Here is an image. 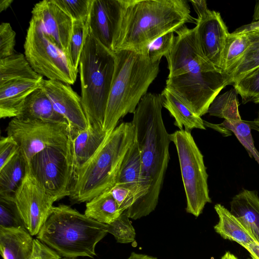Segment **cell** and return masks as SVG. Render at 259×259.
Returning <instances> with one entry per match:
<instances>
[{
  "label": "cell",
  "instance_id": "obj_14",
  "mask_svg": "<svg viewBox=\"0 0 259 259\" xmlns=\"http://www.w3.org/2000/svg\"><path fill=\"white\" fill-rule=\"evenodd\" d=\"M125 0H92L88 23L89 33L114 52L120 32Z\"/></svg>",
  "mask_w": 259,
  "mask_h": 259
},
{
  "label": "cell",
  "instance_id": "obj_48",
  "mask_svg": "<svg viewBox=\"0 0 259 259\" xmlns=\"http://www.w3.org/2000/svg\"><path fill=\"white\" fill-rule=\"evenodd\" d=\"M251 127L252 129L255 130L259 132V110L257 118H255L254 121H251Z\"/></svg>",
  "mask_w": 259,
  "mask_h": 259
},
{
  "label": "cell",
  "instance_id": "obj_28",
  "mask_svg": "<svg viewBox=\"0 0 259 259\" xmlns=\"http://www.w3.org/2000/svg\"><path fill=\"white\" fill-rule=\"evenodd\" d=\"M122 214L109 191L93 198L86 203L84 214L99 223L110 224Z\"/></svg>",
  "mask_w": 259,
  "mask_h": 259
},
{
  "label": "cell",
  "instance_id": "obj_19",
  "mask_svg": "<svg viewBox=\"0 0 259 259\" xmlns=\"http://www.w3.org/2000/svg\"><path fill=\"white\" fill-rule=\"evenodd\" d=\"M230 211L242 223L259 243V196L257 192L242 189L232 198Z\"/></svg>",
  "mask_w": 259,
  "mask_h": 259
},
{
  "label": "cell",
  "instance_id": "obj_46",
  "mask_svg": "<svg viewBox=\"0 0 259 259\" xmlns=\"http://www.w3.org/2000/svg\"><path fill=\"white\" fill-rule=\"evenodd\" d=\"M13 0H1L0 1V12L7 9L12 4Z\"/></svg>",
  "mask_w": 259,
  "mask_h": 259
},
{
  "label": "cell",
  "instance_id": "obj_25",
  "mask_svg": "<svg viewBox=\"0 0 259 259\" xmlns=\"http://www.w3.org/2000/svg\"><path fill=\"white\" fill-rule=\"evenodd\" d=\"M141 176L140 153L135 137L123 160L115 184L127 188L133 193L135 197L134 203L138 198Z\"/></svg>",
  "mask_w": 259,
  "mask_h": 259
},
{
  "label": "cell",
  "instance_id": "obj_16",
  "mask_svg": "<svg viewBox=\"0 0 259 259\" xmlns=\"http://www.w3.org/2000/svg\"><path fill=\"white\" fill-rule=\"evenodd\" d=\"M41 87L51 101L56 111L67 120L71 137L89 127L81 97L70 85L44 79Z\"/></svg>",
  "mask_w": 259,
  "mask_h": 259
},
{
  "label": "cell",
  "instance_id": "obj_33",
  "mask_svg": "<svg viewBox=\"0 0 259 259\" xmlns=\"http://www.w3.org/2000/svg\"><path fill=\"white\" fill-rule=\"evenodd\" d=\"M233 84L243 104L259 103V67Z\"/></svg>",
  "mask_w": 259,
  "mask_h": 259
},
{
  "label": "cell",
  "instance_id": "obj_36",
  "mask_svg": "<svg viewBox=\"0 0 259 259\" xmlns=\"http://www.w3.org/2000/svg\"><path fill=\"white\" fill-rule=\"evenodd\" d=\"M73 20L88 19L92 0H54Z\"/></svg>",
  "mask_w": 259,
  "mask_h": 259
},
{
  "label": "cell",
  "instance_id": "obj_29",
  "mask_svg": "<svg viewBox=\"0 0 259 259\" xmlns=\"http://www.w3.org/2000/svg\"><path fill=\"white\" fill-rule=\"evenodd\" d=\"M204 125L216 130L223 135L225 130L233 132L240 143L246 150L249 156L254 158L259 165V152L256 149L252 136L251 121L242 119L224 121L221 124H215L204 120Z\"/></svg>",
  "mask_w": 259,
  "mask_h": 259
},
{
  "label": "cell",
  "instance_id": "obj_50",
  "mask_svg": "<svg viewBox=\"0 0 259 259\" xmlns=\"http://www.w3.org/2000/svg\"><path fill=\"white\" fill-rule=\"evenodd\" d=\"M222 259H227V254L226 253L222 256Z\"/></svg>",
  "mask_w": 259,
  "mask_h": 259
},
{
  "label": "cell",
  "instance_id": "obj_15",
  "mask_svg": "<svg viewBox=\"0 0 259 259\" xmlns=\"http://www.w3.org/2000/svg\"><path fill=\"white\" fill-rule=\"evenodd\" d=\"M175 32L177 36L173 45L165 56L169 70L167 77L214 66L202 53L195 27L189 28L185 25Z\"/></svg>",
  "mask_w": 259,
  "mask_h": 259
},
{
  "label": "cell",
  "instance_id": "obj_8",
  "mask_svg": "<svg viewBox=\"0 0 259 259\" xmlns=\"http://www.w3.org/2000/svg\"><path fill=\"white\" fill-rule=\"evenodd\" d=\"M24 56L32 69L49 80L73 84L78 69L69 57L60 50L42 29L39 23L31 18L24 44Z\"/></svg>",
  "mask_w": 259,
  "mask_h": 259
},
{
  "label": "cell",
  "instance_id": "obj_22",
  "mask_svg": "<svg viewBox=\"0 0 259 259\" xmlns=\"http://www.w3.org/2000/svg\"><path fill=\"white\" fill-rule=\"evenodd\" d=\"M32 236L25 229L0 227V251L3 259H30L33 249Z\"/></svg>",
  "mask_w": 259,
  "mask_h": 259
},
{
  "label": "cell",
  "instance_id": "obj_12",
  "mask_svg": "<svg viewBox=\"0 0 259 259\" xmlns=\"http://www.w3.org/2000/svg\"><path fill=\"white\" fill-rule=\"evenodd\" d=\"M7 136L17 143L27 163L37 153L50 147L65 146L71 141L69 125L36 119L13 118L6 128Z\"/></svg>",
  "mask_w": 259,
  "mask_h": 259
},
{
  "label": "cell",
  "instance_id": "obj_6",
  "mask_svg": "<svg viewBox=\"0 0 259 259\" xmlns=\"http://www.w3.org/2000/svg\"><path fill=\"white\" fill-rule=\"evenodd\" d=\"M115 62L114 52L104 47L89 32L80 56L78 70L81 103L91 126L103 128Z\"/></svg>",
  "mask_w": 259,
  "mask_h": 259
},
{
  "label": "cell",
  "instance_id": "obj_40",
  "mask_svg": "<svg viewBox=\"0 0 259 259\" xmlns=\"http://www.w3.org/2000/svg\"><path fill=\"white\" fill-rule=\"evenodd\" d=\"M19 146L11 137H1L0 139V169L18 152Z\"/></svg>",
  "mask_w": 259,
  "mask_h": 259
},
{
  "label": "cell",
  "instance_id": "obj_4",
  "mask_svg": "<svg viewBox=\"0 0 259 259\" xmlns=\"http://www.w3.org/2000/svg\"><path fill=\"white\" fill-rule=\"evenodd\" d=\"M135 139L132 122L117 126L96 153L74 174L71 201L87 202L110 191L116 184L123 160Z\"/></svg>",
  "mask_w": 259,
  "mask_h": 259
},
{
  "label": "cell",
  "instance_id": "obj_42",
  "mask_svg": "<svg viewBox=\"0 0 259 259\" xmlns=\"http://www.w3.org/2000/svg\"><path fill=\"white\" fill-rule=\"evenodd\" d=\"M189 2L191 3L193 9L196 13L198 18H200L203 16L208 11L207 3L203 0H190Z\"/></svg>",
  "mask_w": 259,
  "mask_h": 259
},
{
  "label": "cell",
  "instance_id": "obj_1",
  "mask_svg": "<svg viewBox=\"0 0 259 259\" xmlns=\"http://www.w3.org/2000/svg\"><path fill=\"white\" fill-rule=\"evenodd\" d=\"M159 94L147 93L140 100L132 121L141 158V176L137 201L124 213L137 220L156 208L169 160L171 142L162 116Z\"/></svg>",
  "mask_w": 259,
  "mask_h": 259
},
{
  "label": "cell",
  "instance_id": "obj_39",
  "mask_svg": "<svg viewBox=\"0 0 259 259\" xmlns=\"http://www.w3.org/2000/svg\"><path fill=\"white\" fill-rule=\"evenodd\" d=\"M109 192L117 203L122 213L129 209L135 202L133 193L125 187L115 185Z\"/></svg>",
  "mask_w": 259,
  "mask_h": 259
},
{
  "label": "cell",
  "instance_id": "obj_21",
  "mask_svg": "<svg viewBox=\"0 0 259 259\" xmlns=\"http://www.w3.org/2000/svg\"><path fill=\"white\" fill-rule=\"evenodd\" d=\"M108 135L102 128L90 126L71 137L74 174L96 153Z\"/></svg>",
  "mask_w": 259,
  "mask_h": 259
},
{
  "label": "cell",
  "instance_id": "obj_10",
  "mask_svg": "<svg viewBox=\"0 0 259 259\" xmlns=\"http://www.w3.org/2000/svg\"><path fill=\"white\" fill-rule=\"evenodd\" d=\"M27 169L57 201L69 196L74 175L71 141L67 146L47 148L37 153L28 163Z\"/></svg>",
  "mask_w": 259,
  "mask_h": 259
},
{
  "label": "cell",
  "instance_id": "obj_5",
  "mask_svg": "<svg viewBox=\"0 0 259 259\" xmlns=\"http://www.w3.org/2000/svg\"><path fill=\"white\" fill-rule=\"evenodd\" d=\"M107 233V224L60 204L53 206L36 237L61 257L94 258L96 245Z\"/></svg>",
  "mask_w": 259,
  "mask_h": 259
},
{
  "label": "cell",
  "instance_id": "obj_17",
  "mask_svg": "<svg viewBox=\"0 0 259 259\" xmlns=\"http://www.w3.org/2000/svg\"><path fill=\"white\" fill-rule=\"evenodd\" d=\"M195 23L198 41L203 55L207 61L222 71L223 52L230 33L220 13L208 10L201 17L196 19Z\"/></svg>",
  "mask_w": 259,
  "mask_h": 259
},
{
  "label": "cell",
  "instance_id": "obj_13",
  "mask_svg": "<svg viewBox=\"0 0 259 259\" xmlns=\"http://www.w3.org/2000/svg\"><path fill=\"white\" fill-rule=\"evenodd\" d=\"M14 199L26 229L32 236L38 234L57 201L45 191L28 169Z\"/></svg>",
  "mask_w": 259,
  "mask_h": 259
},
{
  "label": "cell",
  "instance_id": "obj_45",
  "mask_svg": "<svg viewBox=\"0 0 259 259\" xmlns=\"http://www.w3.org/2000/svg\"><path fill=\"white\" fill-rule=\"evenodd\" d=\"M127 259H157L156 257L146 254L132 252Z\"/></svg>",
  "mask_w": 259,
  "mask_h": 259
},
{
  "label": "cell",
  "instance_id": "obj_3",
  "mask_svg": "<svg viewBox=\"0 0 259 259\" xmlns=\"http://www.w3.org/2000/svg\"><path fill=\"white\" fill-rule=\"evenodd\" d=\"M114 53V72L103 125L108 134L115 129L120 118L135 112L159 71L160 62H152L147 52L123 50Z\"/></svg>",
  "mask_w": 259,
  "mask_h": 259
},
{
  "label": "cell",
  "instance_id": "obj_32",
  "mask_svg": "<svg viewBox=\"0 0 259 259\" xmlns=\"http://www.w3.org/2000/svg\"><path fill=\"white\" fill-rule=\"evenodd\" d=\"M88 19L73 22L68 53L72 65L76 69H78L80 56L89 32Z\"/></svg>",
  "mask_w": 259,
  "mask_h": 259
},
{
  "label": "cell",
  "instance_id": "obj_38",
  "mask_svg": "<svg viewBox=\"0 0 259 259\" xmlns=\"http://www.w3.org/2000/svg\"><path fill=\"white\" fill-rule=\"evenodd\" d=\"M16 32L8 22L0 25V59L10 57L14 53Z\"/></svg>",
  "mask_w": 259,
  "mask_h": 259
},
{
  "label": "cell",
  "instance_id": "obj_35",
  "mask_svg": "<svg viewBox=\"0 0 259 259\" xmlns=\"http://www.w3.org/2000/svg\"><path fill=\"white\" fill-rule=\"evenodd\" d=\"M129 219L122 213L113 222L107 224L108 233L111 234L118 243H130L135 240L136 231Z\"/></svg>",
  "mask_w": 259,
  "mask_h": 259
},
{
  "label": "cell",
  "instance_id": "obj_30",
  "mask_svg": "<svg viewBox=\"0 0 259 259\" xmlns=\"http://www.w3.org/2000/svg\"><path fill=\"white\" fill-rule=\"evenodd\" d=\"M237 93L234 88L218 95L210 104L207 113L227 120L241 119Z\"/></svg>",
  "mask_w": 259,
  "mask_h": 259
},
{
  "label": "cell",
  "instance_id": "obj_34",
  "mask_svg": "<svg viewBox=\"0 0 259 259\" xmlns=\"http://www.w3.org/2000/svg\"><path fill=\"white\" fill-rule=\"evenodd\" d=\"M0 227L26 229L14 198L0 197Z\"/></svg>",
  "mask_w": 259,
  "mask_h": 259
},
{
  "label": "cell",
  "instance_id": "obj_44",
  "mask_svg": "<svg viewBox=\"0 0 259 259\" xmlns=\"http://www.w3.org/2000/svg\"><path fill=\"white\" fill-rule=\"evenodd\" d=\"M249 253L252 259H259V243L253 242L249 244L245 248Z\"/></svg>",
  "mask_w": 259,
  "mask_h": 259
},
{
  "label": "cell",
  "instance_id": "obj_47",
  "mask_svg": "<svg viewBox=\"0 0 259 259\" xmlns=\"http://www.w3.org/2000/svg\"><path fill=\"white\" fill-rule=\"evenodd\" d=\"M259 21V1H257L254 9L253 20L252 22Z\"/></svg>",
  "mask_w": 259,
  "mask_h": 259
},
{
  "label": "cell",
  "instance_id": "obj_18",
  "mask_svg": "<svg viewBox=\"0 0 259 259\" xmlns=\"http://www.w3.org/2000/svg\"><path fill=\"white\" fill-rule=\"evenodd\" d=\"M31 18L37 21L55 46L69 58L68 48L73 20L54 0L36 3Z\"/></svg>",
  "mask_w": 259,
  "mask_h": 259
},
{
  "label": "cell",
  "instance_id": "obj_11",
  "mask_svg": "<svg viewBox=\"0 0 259 259\" xmlns=\"http://www.w3.org/2000/svg\"><path fill=\"white\" fill-rule=\"evenodd\" d=\"M233 84L230 74L218 69L199 70L167 77L165 88L199 116L225 87Z\"/></svg>",
  "mask_w": 259,
  "mask_h": 259
},
{
  "label": "cell",
  "instance_id": "obj_49",
  "mask_svg": "<svg viewBox=\"0 0 259 259\" xmlns=\"http://www.w3.org/2000/svg\"><path fill=\"white\" fill-rule=\"evenodd\" d=\"M226 253L227 254V259H238L234 254L229 251L226 252Z\"/></svg>",
  "mask_w": 259,
  "mask_h": 259
},
{
  "label": "cell",
  "instance_id": "obj_23",
  "mask_svg": "<svg viewBox=\"0 0 259 259\" xmlns=\"http://www.w3.org/2000/svg\"><path fill=\"white\" fill-rule=\"evenodd\" d=\"M214 208L219 217L214 229L223 238L234 241L244 248L250 243L257 242L242 223L224 205L216 204Z\"/></svg>",
  "mask_w": 259,
  "mask_h": 259
},
{
  "label": "cell",
  "instance_id": "obj_26",
  "mask_svg": "<svg viewBox=\"0 0 259 259\" xmlns=\"http://www.w3.org/2000/svg\"><path fill=\"white\" fill-rule=\"evenodd\" d=\"M27 163L19 151L0 169V197L14 198L24 179Z\"/></svg>",
  "mask_w": 259,
  "mask_h": 259
},
{
  "label": "cell",
  "instance_id": "obj_41",
  "mask_svg": "<svg viewBox=\"0 0 259 259\" xmlns=\"http://www.w3.org/2000/svg\"><path fill=\"white\" fill-rule=\"evenodd\" d=\"M62 257L54 250L37 238L34 239L33 249L30 259H61Z\"/></svg>",
  "mask_w": 259,
  "mask_h": 259
},
{
  "label": "cell",
  "instance_id": "obj_9",
  "mask_svg": "<svg viewBox=\"0 0 259 259\" xmlns=\"http://www.w3.org/2000/svg\"><path fill=\"white\" fill-rule=\"evenodd\" d=\"M43 79L22 53L0 59L1 118L16 117L25 99Z\"/></svg>",
  "mask_w": 259,
  "mask_h": 259
},
{
  "label": "cell",
  "instance_id": "obj_31",
  "mask_svg": "<svg viewBox=\"0 0 259 259\" xmlns=\"http://www.w3.org/2000/svg\"><path fill=\"white\" fill-rule=\"evenodd\" d=\"M252 31L251 43L230 74L233 84L259 67V30Z\"/></svg>",
  "mask_w": 259,
  "mask_h": 259
},
{
  "label": "cell",
  "instance_id": "obj_27",
  "mask_svg": "<svg viewBox=\"0 0 259 259\" xmlns=\"http://www.w3.org/2000/svg\"><path fill=\"white\" fill-rule=\"evenodd\" d=\"M253 37L252 31L240 33L233 32L229 34L223 55V72L230 75L250 46Z\"/></svg>",
  "mask_w": 259,
  "mask_h": 259
},
{
  "label": "cell",
  "instance_id": "obj_20",
  "mask_svg": "<svg viewBox=\"0 0 259 259\" xmlns=\"http://www.w3.org/2000/svg\"><path fill=\"white\" fill-rule=\"evenodd\" d=\"M16 118L68 125L65 118L56 111L51 101L41 87L25 99Z\"/></svg>",
  "mask_w": 259,
  "mask_h": 259
},
{
  "label": "cell",
  "instance_id": "obj_2",
  "mask_svg": "<svg viewBox=\"0 0 259 259\" xmlns=\"http://www.w3.org/2000/svg\"><path fill=\"white\" fill-rule=\"evenodd\" d=\"M186 0H125L120 34L115 51L141 53L156 39L196 23Z\"/></svg>",
  "mask_w": 259,
  "mask_h": 259
},
{
  "label": "cell",
  "instance_id": "obj_7",
  "mask_svg": "<svg viewBox=\"0 0 259 259\" xmlns=\"http://www.w3.org/2000/svg\"><path fill=\"white\" fill-rule=\"evenodd\" d=\"M176 146L187 200L186 211L196 217L211 200L203 156L191 132L178 130L169 134Z\"/></svg>",
  "mask_w": 259,
  "mask_h": 259
},
{
  "label": "cell",
  "instance_id": "obj_37",
  "mask_svg": "<svg viewBox=\"0 0 259 259\" xmlns=\"http://www.w3.org/2000/svg\"><path fill=\"white\" fill-rule=\"evenodd\" d=\"M174 32H167L153 41L147 48V54L152 62H160L170 50L175 40Z\"/></svg>",
  "mask_w": 259,
  "mask_h": 259
},
{
  "label": "cell",
  "instance_id": "obj_51",
  "mask_svg": "<svg viewBox=\"0 0 259 259\" xmlns=\"http://www.w3.org/2000/svg\"><path fill=\"white\" fill-rule=\"evenodd\" d=\"M61 259H76L75 258H66V257H63Z\"/></svg>",
  "mask_w": 259,
  "mask_h": 259
},
{
  "label": "cell",
  "instance_id": "obj_24",
  "mask_svg": "<svg viewBox=\"0 0 259 259\" xmlns=\"http://www.w3.org/2000/svg\"><path fill=\"white\" fill-rule=\"evenodd\" d=\"M162 107L175 119L174 124L180 130L191 132L194 128L205 130L204 120L196 114L176 95L165 87L160 94Z\"/></svg>",
  "mask_w": 259,
  "mask_h": 259
},
{
  "label": "cell",
  "instance_id": "obj_43",
  "mask_svg": "<svg viewBox=\"0 0 259 259\" xmlns=\"http://www.w3.org/2000/svg\"><path fill=\"white\" fill-rule=\"evenodd\" d=\"M256 30H259V21L252 22L248 24L242 25L237 28L234 32L240 33L251 31Z\"/></svg>",
  "mask_w": 259,
  "mask_h": 259
}]
</instances>
